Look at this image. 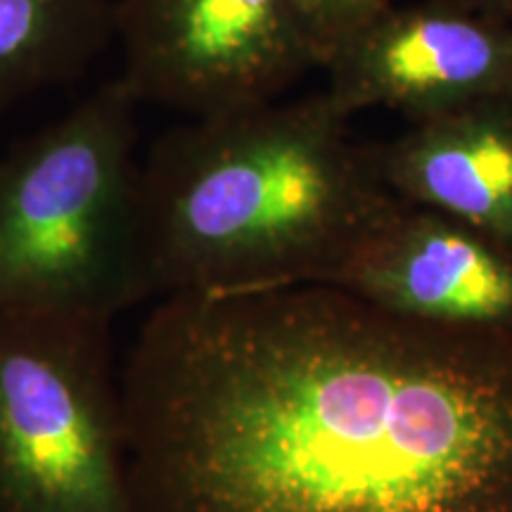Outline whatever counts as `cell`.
Instances as JSON below:
<instances>
[{"mask_svg": "<svg viewBox=\"0 0 512 512\" xmlns=\"http://www.w3.org/2000/svg\"><path fill=\"white\" fill-rule=\"evenodd\" d=\"M316 93L190 119L140 159L147 299L330 285L403 200Z\"/></svg>", "mask_w": 512, "mask_h": 512, "instance_id": "2", "label": "cell"}, {"mask_svg": "<svg viewBox=\"0 0 512 512\" xmlns=\"http://www.w3.org/2000/svg\"><path fill=\"white\" fill-rule=\"evenodd\" d=\"M114 38V0H0V114L76 81Z\"/></svg>", "mask_w": 512, "mask_h": 512, "instance_id": "9", "label": "cell"}, {"mask_svg": "<svg viewBox=\"0 0 512 512\" xmlns=\"http://www.w3.org/2000/svg\"><path fill=\"white\" fill-rule=\"evenodd\" d=\"M110 325L0 316V512H138Z\"/></svg>", "mask_w": 512, "mask_h": 512, "instance_id": "4", "label": "cell"}, {"mask_svg": "<svg viewBox=\"0 0 512 512\" xmlns=\"http://www.w3.org/2000/svg\"><path fill=\"white\" fill-rule=\"evenodd\" d=\"M138 512H512V337L332 285L159 299L124 370Z\"/></svg>", "mask_w": 512, "mask_h": 512, "instance_id": "1", "label": "cell"}, {"mask_svg": "<svg viewBox=\"0 0 512 512\" xmlns=\"http://www.w3.org/2000/svg\"><path fill=\"white\" fill-rule=\"evenodd\" d=\"M373 147L399 200L451 216L512 254V102L411 121Z\"/></svg>", "mask_w": 512, "mask_h": 512, "instance_id": "8", "label": "cell"}, {"mask_svg": "<svg viewBox=\"0 0 512 512\" xmlns=\"http://www.w3.org/2000/svg\"><path fill=\"white\" fill-rule=\"evenodd\" d=\"M463 3L472 5V8L489 12V15L510 19L512 22V0H463Z\"/></svg>", "mask_w": 512, "mask_h": 512, "instance_id": "11", "label": "cell"}, {"mask_svg": "<svg viewBox=\"0 0 512 512\" xmlns=\"http://www.w3.org/2000/svg\"><path fill=\"white\" fill-rule=\"evenodd\" d=\"M121 79L190 119L280 100L323 67L304 0H114Z\"/></svg>", "mask_w": 512, "mask_h": 512, "instance_id": "5", "label": "cell"}, {"mask_svg": "<svg viewBox=\"0 0 512 512\" xmlns=\"http://www.w3.org/2000/svg\"><path fill=\"white\" fill-rule=\"evenodd\" d=\"M330 285L396 316L512 337V254L451 216L408 202Z\"/></svg>", "mask_w": 512, "mask_h": 512, "instance_id": "7", "label": "cell"}, {"mask_svg": "<svg viewBox=\"0 0 512 512\" xmlns=\"http://www.w3.org/2000/svg\"><path fill=\"white\" fill-rule=\"evenodd\" d=\"M138 107L117 76L0 155V316L114 320L147 299Z\"/></svg>", "mask_w": 512, "mask_h": 512, "instance_id": "3", "label": "cell"}, {"mask_svg": "<svg viewBox=\"0 0 512 512\" xmlns=\"http://www.w3.org/2000/svg\"><path fill=\"white\" fill-rule=\"evenodd\" d=\"M339 112L384 107L411 121L512 102V22L463 0L396 8L337 43L323 64Z\"/></svg>", "mask_w": 512, "mask_h": 512, "instance_id": "6", "label": "cell"}, {"mask_svg": "<svg viewBox=\"0 0 512 512\" xmlns=\"http://www.w3.org/2000/svg\"><path fill=\"white\" fill-rule=\"evenodd\" d=\"M304 5L325 64L337 43L394 5V0H304Z\"/></svg>", "mask_w": 512, "mask_h": 512, "instance_id": "10", "label": "cell"}]
</instances>
